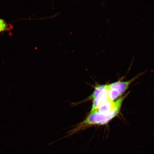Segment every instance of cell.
<instances>
[{"instance_id": "1", "label": "cell", "mask_w": 154, "mask_h": 154, "mask_svg": "<svg viewBox=\"0 0 154 154\" xmlns=\"http://www.w3.org/2000/svg\"><path fill=\"white\" fill-rule=\"evenodd\" d=\"M107 99H109L107 85H96L93 93L88 99V100H92L93 103L90 112L97 111L103 102Z\"/></svg>"}, {"instance_id": "2", "label": "cell", "mask_w": 154, "mask_h": 154, "mask_svg": "<svg viewBox=\"0 0 154 154\" xmlns=\"http://www.w3.org/2000/svg\"><path fill=\"white\" fill-rule=\"evenodd\" d=\"M137 77L128 81H119L108 84V92L109 99L111 100L114 101L116 99H118L124 94L128 89L129 86L132 82L136 79Z\"/></svg>"}, {"instance_id": "3", "label": "cell", "mask_w": 154, "mask_h": 154, "mask_svg": "<svg viewBox=\"0 0 154 154\" xmlns=\"http://www.w3.org/2000/svg\"><path fill=\"white\" fill-rule=\"evenodd\" d=\"M12 26L11 24H7L2 19H0V33L4 31H8L12 29Z\"/></svg>"}]
</instances>
